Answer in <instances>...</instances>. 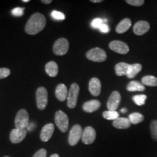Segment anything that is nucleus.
I'll use <instances>...</instances> for the list:
<instances>
[{"label":"nucleus","mask_w":157,"mask_h":157,"mask_svg":"<svg viewBox=\"0 0 157 157\" xmlns=\"http://www.w3.org/2000/svg\"><path fill=\"white\" fill-rule=\"evenodd\" d=\"M51 15L54 18H55L57 20H63L65 19V17L64 14L61 12L54 11L52 12Z\"/></svg>","instance_id":"nucleus-32"},{"label":"nucleus","mask_w":157,"mask_h":157,"mask_svg":"<svg viewBox=\"0 0 157 157\" xmlns=\"http://www.w3.org/2000/svg\"><path fill=\"white\" fill-rule=\"evenodd\" d=\"M54 131V125L52 124H45L40 133V139L44 142L49 140L53 135Z\"/></svg>","instance_id":"nucleus-13"},{"label":"nucleus","mask_w":157,"mask_h":157,"mask_svg":"<svg viewBox=\"0 0 157 157\" xmlns=\"http://www.w3.org/2000/svg\"><path fill=\"white\" fill-rule=\"evenodd\" d=\"M86 57L88 59L95 62H102L107 59L105 51L100 48H94L87 52Z\"/></svg>","instance_id":"nucleus-2"},{"label":"nucleus","mask_w":157,"mask_h":157,"mask_svg":"<svg viewBox=\"0 0 157 157\" xmlns=\"http://www.w3.org/2000/svg\"><path fill=\"white\" fill-rule=\"evenodd\" d=\"M80 87L76 83H73L71 86L67 94V107L69 108H74L76 106Z\"/></svg>","instance_id":"nucleus-6"},{"label":"nucleus","mask_w":157,"mask_h":157,"mask_svg":"<svg viewBox=\"0 0 157 157\" xmlns=\"http://www.w3.org/2000/svg\"><path fill=\"white\" fill-rule=\"evenodd\" d=\"M102 117L107 120H115L119 117V114L116 111H106L102 113Z\"/></svg>","instance_id":"nucleus-26"},{"label":"nucleus","mask_w":157,"mask_h":157,"mask_svg":"<svg viewBox=\"0 0 157 157\" xmlns=\"http://www.w3.org/2000/svg\"><path fill=\"white\" fill-rule=\"evenodd\" d=\"M150 28L149 23L145 21H140L136 23L133 26V32L137 36H141L146 33Z\"/></svg>","instance_id":"nucleus-14"},{"label":"nucleus","mask_w":157,"mask_h":157,"mask_svg":"<svg viewBox=\"0 0 157 157\" xmlns=\"http://www.w3.org/2000/svg\"><path fill=\"white\" fill-rule=\"evenodd\" d=\"M121 101V96L117 91H113L109 97L107 102V108L110 111H115L118 109Z\"/></svg>","instance_id":"nucleus-10"},{"label":"nucleus","mask_w":157,"mask_h":157,"mask_svg":"<svg viewBox=\"0 0 157 157\" xmlns=\"http://www.w3.org/2000/svg\"><path fill=\"white\" fill-rule=\"evenodd\" d=\"M24 8H22L20 7H17L12 11V13L15 17H22L24 14Z\"/></svg>","instance_id":"nucleus-31"},{"label":"nucleus","mask_w":157,"mask_h":157,"mask_svg":"<svg viewBox=\"0 0 157 157\" xmlns=\"http://www.w3.org/2000/svg\"><path fill=\"white\" fill-rule=\"evenodd\" d=\"M45 72L48 76L52 78L56 76L58 73V67L56 62L50 61L48 62L45 67Z\"/></svg>","instance_id":"nucleus-20"},{"label":"nucleus","mask_w":157,"mask_h":157,"mask_svg":"<svg viewBox=\"0 0 157 157\" xmlns=\"http://www.w3.org/2000/svg\"><path fill=\"white\" fill-rule=\"evenodd\" d=\"M126 89L129 91H143L146 89V87L140 82L134 80L128 83Z\"/></svg>","instance_id":"nucleus-22"},{"label":"nucleus","mask_w":157,"mask_h":157,"mask_svg":"<svg viewBox=\"0 0 157 157\" xmlns=\"http://www.w3.org/2000/svg\"><path fill=\"white\" fill-rule=\"evenodd\" d=\"M29 121L28 112L25 109L19 110L15 117V124L16 129H25L28 128Z\"/></svg>","instance_id":"nucleus-3"},{"label":"nucleus","mask_w":157,"mask_h":157,"mask_svg":"<svg viewBox=\"0 0 157 157\" xmlns=\"http://www.w3.org/2000/svg\"><path fill=\"white\" fill-rule=\"evenodd\" d=\"M89 89L91 95L95 97L100 95L101 90L100 80L97 78H91L89 82Z\"/></svg>","instance_id":"nucleus-15"},{"label":"nucleus","mask_w":157,"mask_h":157,"mask_svg":"<svg viewBox=\"0 0 157 157\" xmlns=\"http://www.w3.org/2000/svg\"><path fill=\"white\" fill-rule=\"evenodd\" d=\"M67 86L63 84H58L56 89V95L59 101H65L67 97Z\"/></svg>","instance_id":"nucleus-18"},{"label":"nucleus","mask_w":157,"mask_h":157,"mask_svg":"<svg viewBox=\"0 0 157 157\" xmlns=\"http://www.w3.org/2000/svg\"><path fill=\"white\" fill-rule=\"evenodd\" d=\"M147 98V95H144V94L135 95L132 97V100L136 105L141 106L145 104Z\"/></svg>","instance_id":"nucleus-27"},{"label":"nucleus","mask_w":157,"mask_h":157,"mask_svg":"<svg viewBox=\"0 0 157 157\" xmlns=\"http://www.w3.org/2000/svg\"><path fill=\"white\" fill-rule=\"evenodd\" d=\"M103 24V21L100 18H95L91 23V26L95 29H100Z\"/></svg>","instance_id":"nucleus-33"},{"label":"nucleus","mask_w":157,"mask_h":157,"mask_svg":"<svg viewBox=\"0 0 157 157\" xmlns=\"http://www.w3.org/2000/svg\"><path fill=\"white\" fill-rule=\"evenodd\" d=\"M52 2V0H42L41 1V2H43L44 4H49Z\"/></svg>","instance_id":"nucleus-36"},{"label":"nucleus","mask_w":157,"mask_h":157,"mask_svg":"<svg viewBox=\"0 0 157 157\" xmlns=\"http://www.w3.org/2000/svg\"><path fill=\"white\" fill-rule=\"evenodd\" d=\"M141 82L143 84L146 86L150 87L157 86V78L152 76L148 75L144 76L141 79Z\"/></svg>","instance_id":"nucleus-25"},{"label":"nucleus","mask_w":157,"mask_h":157,"mask_svg":"<svg viewBox=\"0 0 157 157\" xmlns=\"http://www.w3.org/2000/svg\"><path fill=\"white\" fill-rule=\"evenodd\" d=\"M150 131L152 139L157 141V121H152L150 124Z\"/></svg>","instance_id":"nucleus-28"},{"label":"nucleus","mask_w":157,"mask_h":157,"mask_svg":"<svg viewBox=\"0 0 157 157\" xmlns=\"http://www.w3.org/2000/svg\"><path fill=\"white\" fill-rule=\"evenodd\" d=\"M11 73V71L8 68L2 67L0 68V79L6 78L10 76Z\"/></svg>","instance_id":"nucleus-29"},{"label":"nucleus","mask_w":157,"mask_h":157,"mask_svg":"<svg viewBox=\"0 0 157 157\" xmlns=\"http://www.w3.org/2000/svg\"><path fill=\"white\" fill-rule=\"evenodd\" d=\"M8 157V156H5V157Z\"/></svg>","instance_id":"nucleus-41"},{"label":"nucleus","mask_w":157,"mask_h":157,"mask_svg":"<svg viewBox=\"0 0 157 157\" xmlns=\"http://www.w3.org/2000/svg\"><path fill=\"white\" fill-rule=\"evenodd\" d=\"M69 47V43L67 40L60 38L56 40L53 45V52L56 56H62L67 53Z\"/></svg>","instance_id":"nucleus-7"},{"label":"nucleus","mask_w":157,"mask_h":157,"mask_svg":"<svg viewBox=\"0 0 157 157\" xmlns=\"http://www.w3.org/2000/svg\"><path fill=\"white\" fill-rule=\"evenodd\" d=\"M27 134L26 129H13L10 134V140L12 143L17 144L22 141Z\"/></svg>","instance_id":"nucleus-12"},{"label":"nucleus","mask_w":157,"mask_h":157,"mask_svg":"<svg viewBox=\"0 0 157 157\" xmlns=\"http://www.w3.org/2000/svg\"><path fill=\"white\" fill-rule=\"evenodd\" d=\"M101 105V102L98 100H92L84 102L83 105V109L85 112L91 113L98 110Z\"/></svg>","instance_id":"nucleus-16"},{"label":"nucleus","mask_w":157,"mask_h":157,"mask_svg":"<svg viewBox=\"0 0 157 157\" xmlns=\"http://www.w3.org/2000/svg\"><path fill=\"white\" fill-rule=\"evenodd\" d=\"M127 109H126V108H123V109H122L121 110V112H122V113H126L127 112Z\"/></svg>","instance_id":"nucleus-38"},{"label":"nucleus","mask_w":157,"mask_h":157,"mask_svg":"<svg viewBox=\"0 0 157 157\" xmlns=\"http://www.w3.org/2000/svg\"><path fill=\"white\" fill-rule=\"evenodd\" d=\"M142 69V65L140 63H135L130 65L129 71L127 74V77L129 78H134Z\"/></svg>","instance_id":"nucleus-23"},{"label":"nucleus","mask_w":157,"mask_h":157,"mask_svg":"<svg viewBox=\"0 0 157 157\" xmlns=\"http://www.w3.org/2000/svg\"><path fill=\"white\" fill-rule=\"evenodd\" d=\"M109 47L111 50L121 54H126L129 51L128 44L122 41H112L109 44Z\"/></svg>","instance_id":"nucleus-9"},{"label":"nucleus","mask_w":157,"mask_h":157,"mask_svg":"<svg viewBox=\"0 0 157 157\" xmlns=\"http://www.w3.org/2000/svg\"><path fill=\"white\" fill-rule=\"evenodd\" d=\"M100 29L102 32L103 33H108L109 32V28L106 24H102L100 28Z\"/></svg>","instance_id":"nucleus-35"},{"label":"nucleus","mask_w":157,"mask_h":157,"mask_svg":"<svg viewBox=\"0 0 157 157\" xmlns=\"http://www.w3.org/2000/svg\"><path fill=\"white\" fill-rule=\"evenodd\" d=\"M46 18L41 13L37 12L29 18L25 26V32L30 35L39 33L45 28Z\"/></svg>","instance_id":"nucleus-1"},{"label":"nucleus","mask_w":157,"mask_h":157,"mask_svg":"<svg viewBox=\"0 0 157 157\" xmlns=\"http://www.w3.org/2000/svg\"><path fill=\"white\" fill-rule=\"evenodd\" d=\"M125 1L128 4L136 6H143L144 3V0H126Z\"/></svg>","instance_id":"nucleus-30"},{"label":"nucleus","mask_w":157,"mask_h":157,"mask_svg":"<svg viewBox=\"0 0 157 157\" xmlns=\"http://www.w3.org/2000/svg\"><path fill=\"white\" fill-rule=\"evenodd\" d=\"M130 65L125 62H120L116 65L115 69L116 74L119 76L127 75Z\"/></svg>","instance_id":"nucleus-21"},{"label":"nucleus","mask_w":157,"mask_h":157,"mask_svg":"<svg viewBox=\"0 0 157 157\" xmlns=\"http://www.w3.org/2000/svg\"><path fill=\"white\" fill-rule=\"evenodd\" d=\"M22 1L23 2H28L30 1L29 0H22Z\"/></svg>","instance_id":"nucleus-40"},{"label":"nucleus","mask_w":157,"mask_h":157,"mask_svg":"<svg viewBox=\"0 0 157 157\" xmlns=\"http://www.w3.org/2000/svg\"><path fill=\"white\" fill-rule=\"evenodd\" d=\"M36 103L40 110H44L48 104V92L44 87H40L36 91Z\"/></svg>","instance_id":"nucleus-4"},{"label":"nucleus","mask_w":157,"mask_h":157,"mask_svg":"<svg viewBox=\"0 0 157 157\" xmlns=\"http://www.w3.org/2000/svg\"><path fill=\"white\" fill-rule=\"evenodd\" d=\"M83 129L80 125L75 124L74 125L69 132L68 142L71 146H75L82 139L83 134Z\"/></svg>","instance_id":"nucleus-8"},{"label":"nucleus","mask_w":157,"mask_h":157,"mask_svg":"<svg viewBox=\"0 0 157 157\" xmlns=\"http://www.w3.org/2000/svg\"><path fill=\"white\" fill-rule=\"evenodd\" d=\"M131 20L129 18H125L118 24L116 28V32L119 34L125 33L131 27Z\"/></svg>","instance_id":"nucleus-19"},{"label":"nucleus","mask_w":157,"mask_h":157,"mask_svg":"<svg viewBox=\"0 0 157 157\" xmlns=\"http://www.w3.org/2000/svg\"><path fill=\"white\" fill-rule=\"evenodd\" d=\"M129 119L131 124H137L143 122L144 119V117L140 113L134 112L129 115Z\"/></svg>","instance_id":"nucleus-24"},{"label":"nucleus","mask_w":157,"mask_h":157,"mask_svg":"<svg viewBox=\"0 0 157 157\" xmlns=\"http://www.w3.org/2000/svg\"><path fill=\"white\" fill-rule=\"evenodd\" d=\"M90 1L94 3H100V2H102L103 1L102 0H91Z\"/></svg>","instance_id":"nucleus-37"},{"label":"nucleus","mask_w":157,"mask_h":157,"mask_svg":"<svg viewBox=\"0 0 157 157\" xmlns=\"http://www.w3.org/2000/svg\"><path fill=\"white\" fill-rule=\"evenodd\" d=\"M96 132L91 126H87L84 129L82 136V142L85 144H91L95 141Z\"/></svg>","instance_id":"nucleus-11"},{"label":"nucleus","mask_w":157,"mask_h":157,"mask_svg":"<svg viewBox=\"0 0 157 157\" xmlns=\"http://www.w3.org/2000/svg\"><path fill=\"white\" fill-rule=\"evenodd\" d=\"M50 157H60L59 156V155H58V154H53V155H52Z\"/></svg>","instance_id":"nucleus-39"},{"label":"nucleus","mask_w":157,"mask_h":157,"mask_svg":"<svg viewBox=\"0 0 157 157\" xmlns=\"http://www.w3.org/2000/svg\"><path fill=\"white\" fill-rule=\"evenodd\" d=\"M113 126L119 129H128L131 126V122L129 118H119L116 119L113 122Z\"/></svg>","instance_id":"nucleus-17"},{"label":"nucleus","mask_w":157,"mask_h":157,"mask_svg":"<svg viewBox=\"0 0 157 157\" xmlns=\"http://www.w3.org/2000/svg\"><path fill=\"white\" fill-rule=\"evenodd\" d=\"M47 157V150L44 148L40 149L36 152L33 157Z\"/></svg>","instance_id":"nucleus-34"},{"label":"nucleus","mask_w":157,"mask_h":157,"mask_svg":"<svg viewBox=\"0 0 157 157\" xmlns=\"http://www.w3.org/2000/svg\"><path fill=\"white\" fill-rule=\"evenodd\" d=\"M55 122L62 133L67 132L69 128V118L67 115L62 111H58L55 115Z\"/></svg>","instance_id":"nucleus-5"}]
</instances>
